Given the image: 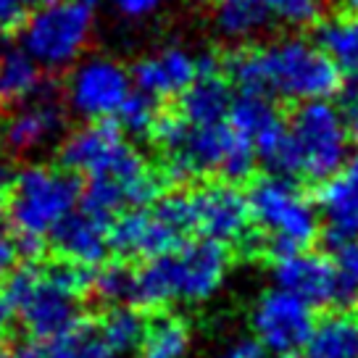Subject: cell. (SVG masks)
I'll return each mask as SVG.
<instances>
[{
	"label": "cell",
	"instance_id": "9c48e42d",
	"mask_svg": "<svg viewBox=\"0 0 358 358\" xmlns=\"http://www.w3.org/2000/svg\"><path fill=\"white\" fill-rule=\"evenodd\" d=\"M190 237L179 232L156 206H137L124 208L116 213L108 224V243L111 253L119 256V261H148L153 256L177 250Z\"/></svg>",
	"mask_w": 358,
	"mask_h": 358
},
{
	"label": "cell",
	"instance_id": "8fae6325",
	"mask_svg": "<svg viewBox=\"0 0 358 358\" xmlns=\"http://www.w3.org/2000/svg\"><path fill=\"white\" fill-rule=\"evenodd\" d=\"M250 324L264 350L287 356L303 348L313 327L311 306L285 290H268L258 298L250 313Z\"/></svg>",
	"mask_w": 358,
	"mask_h": 358
},
{
	"label": "cell",
	"instance_id": "ba28073f",
	"mask_svg": "<svg viewBox=\"0 0 358 358\" xmlns=\"http://www.w3.org/2000/svg\"><path fill=\"white\" fill-rule=\"evenodd\" d=\"M132 90L129 71L111 58H87L66 82L69 108L82 119H111Z\"/></svg>",
	"mask_w": 358,
	"mask_h": 358
},
{
	"label": "cell",
	"instance_id": "5b68a950",
	"mask_svg": "<svg viewBox=\"0 0 358 358\" xmlns=\"http://www.w3.org/2000/svg\"><path fill=\"white\" fill-rule=\"evenodd\" d=\"M22 50L43 71H64L85 53L92 34V8L77 0L45 3L24 22Z\"/></svg>",
	"mask_w": 358,
	"mask_h": 358
},
{
	"label": "cell",
	"instance_id": "60d3db41",
	"mask_svg": "<svg viewBox=\"0 0 358 358\" xmlns=\"http://www.w3.org/2000/svg\"><path fill=\"white\" fill-rule=\"evenodd\" d=\"M0 53H3V34H0Z\"/></svg>",
	"mask_w": 358,
	"mask_h": 358
},
{
	"label": "cell",
	"instance_id": "2e32d148",
	"mask_svg": "<svg viewBox=\"0 0 358 358\" xmlns=\"http://www.w3.org/2000/svg\"><path fill=\"white\" fill-rule=\"evenodd\" d=\"M27 108H19L8 122L3 124V145L13 153H32L48 140H53L66 122L64 106L50 98V87L34 101L24 103Z\"/></svg>",
	"mask_w": 358,
	"mask_h": 358
},
{
	"label": "cell",
	"instance_id": "52a82bcc",
	"mask_svg": "<svg viewBox=\"0 0 358 358\" xmlns=\"http://www.w3.org/2000/svg\"><path fill=\"white\" fill-rule=\"evenodd\" d=\"M195 232L227 248H240L250 235L245 192L224 179H201L190 187Z\"/></svg>",
	"mask_w": 358,
	"mask_h": 358
},
{
	"label": "cell",
	"instance_id": "f1b7e54d",
	"mask_svg": "<svg viewBox=\"0 0 358 358\" xmlns=\"http://www.w3.org/2000/svg\"><path fill=\"white\" fill-rule=\"evenodd\" d=\"M337 274H340V282H343V290H345L348 301L358 292V240L348 243V245L337 248Z\"/></svg>",
	"mask_w": 358,
	"mask_h": 358
},
{
	"label": "cell",
	"instance_id": "7a4b0ae2",
	"mask_svg": "<svg viewBox=\"0 0 358 358\" xmlns=\"http://www.w3.org/2000/svg\"><path fill=\"white\" fill-rule=\"evenodd\" d=\"M250 235L237 253L274 258L306 250L319 237V213L311 192L280 174H253L245 182Z\"/></svg>",
	"mask_w": 358,
	"mask_h": 358
},
{
	"label": "cell",
	"instance_id": "836d02e7",
	"mask_svg": "<svg viewBox=\"0 0 358 358\" xmlns=\"http://www.w3.org/2000/svg\"><path fill=\"white\" fill-rule=\"evenodd\" d=\"M8 358H48V343L37 337H24L8 350Z\"/></svg>",
	"mask_w": 358,
	"mask_h": 358
},
{
	"label": "cell",
	"instance_id": "30bf717a",
	"mask_svg": "<svg viewBox=\"0 0 358 358\" xmlns=\"http://www.w3.org/2000/svg\"><path fill=\"white\" fill-rule=\"evenodd\" d=\"M271 277L280 290L301 298L311 308H327L340 301H348L335 261L327 258L324 253H313L311 248L274 258Z\"/></svg>",
	"mask_w": 358,
	"mask_h": 358
},
{
	"label": "cell",
	"instance_id": "4316f807",
	"mask_svg": "<svg viewBox=\"0 0 358 358\" xmlns=\"http://www.w3.org/2000/svg\"><path fill=\"white\" fill-rule=\"evenodd\" d=\"M158 111H161V106H158L156 98H150L145 92H132L129 90V95L122 101V106L116 108L111 119L119 124V129L124 134H134V137H148L150 134V127L156 122Z\"/></svg>",
	"mask_w": 358,
	"mask_h": 358
},
{
	"label": "cell",
	"instance_id": "ffe728a7",
	"mask_svg": "<svg viewBox=\"0 0 358 358\" xmlns=\"http://www.w3.org/2000/svg\"><path fill=\"white\" fill-rule=\"evenodd\" d=\"M316 48L332 58L343 74H358V13L343 11L340 16L313 22Z\"/></svg>",
	"mask_w": 358,
	"mask_h": 358
},
{
	"label": "cell",
	"instance_id": "f546056e",
	"mask_svg": "<svg viewBox=\"0 0 358 358\" xmlns=\"http://www.w3.org/2000/svg\"><path fill=\"white\" fill-rule=\"evenodd\" d=\"M37 0H0V34H13L24 27Z\"/></svg>",
	"mask_w": 358,
	"mask_h": 358
},
{
	"label": "cell",
	"instance_id": "f35d334b",
	"mask_svg": "<svg viewBox=\"0 0 358 358\" xmlns=\"http://www.w3.org/2000/svg\"><path fill=\"white\" fill-rule=\"evenodd\" d=\"M77 3H82V6H87V8H95L101 0H77Z\"/></svg>",
	"mask_w": 358,
	"mask_h": 358
},
{
	"label": "cell",
	"instance_id": "7c38bea8",
	"mask_svg": "<svg viewBox=\"0 0 358 358\" xmlns=\"http://www.w3.org/2000/svg\"><path fill=\"white\" fill-rule=\"evenodd\" d=\"M127 148L129 145L124 143V132L113 119H92L64 140V145L58 150V161H61V169L77 177L79 174L92 177L106 171Z\"/></svg>",
	"mask_w": 358,
	"mask_h": 358
},
{
	"label": "cell",
	"instance_id": "4dcf8cb0",
	"mask_svg": "<svg viewBox=\"0 0 358 358\" xmlns=\"http://www.w3.org/2000/svg\"><path fill=\"white\" fill-rule=\"evenodd\" d=\"M16 258H19V250H16V240H13L11 227L0 216V285L8 277V271L16 266Z\"/></svg>",
	"mask_w": 358,
	"mask_h": 358
},
{
	"label": "cell",
	"instance_id": "cb8c5ba5",
	"mask_svg": "<svg viewBox=\"0 0 358 358\" xmlns=\"http://www.w3.org/2000/svg\"><path fill=\"white\" fill-rule=\"evenodd\" d=\"M277 116H280V111L274 108L271 98L261 95V92H237V98L232 95V103L227 108V124L243 137H248L250 143Z\"/></svg>",
	"mask_w": 358,
	"mask_h": 358
},
{
	"label": "cell",
	"instance_id": "83f0119b",
	"mask_svg": "<svg viewBox=\"0 0 358 358\" xmlns=\"http://www.w3.org/2000/svg\"><path fill=\"white\" fill-rule=\"evenodd\" d=\"M268 13H274L277 19L287 24H313L316 19H322L324 3L322 0H264Z\"/></svg>",
	"mask_w": 358,
	"mask_h": 358
},
{
	"label": "cell",
	"instance_id": "74e56055",
	"mask_svg": "<svg viewBox=\"0 0 358 358\" xmlns=\"http://www.w3.org/2000/svg\"><path fill=\"white\" fill-rule=\"evenodd\" d=\"M345 11L348 13H358V0H345Z\"/></svg>",
	"mask_w": 358,
	"mask_h": 358
},
{
	"label": "cell",
	"instance_id": "484cf974",
	"mask_svg": "<svg viewBox=\"0 0 358 358\" xmlns=\"http://www.w3.org/2000/svg\"><path fill=\"white\" fill-rule=\"evenodd\" d=\"M129 290H132V268L127 261H113L92 268V282H90V295L108 306L129 303Z\"/></svg>",
	"mask_w": 358,
	"mask_h": 358
},
{
	"label": "cell",
	"instance_id": "1f68e13d",
	"mask_svg": "<svg viewBox=\"0 0 358 358\" xmlns=\"http://www.w3.org/2000/svg\"><path fill=\"white\" fill-rule=\"evenodd\" d=\"M216 358H264V348L256 337H240L224 348Z\"/></svg>",
	"mask_w": 358,
	"mask_h": 358
},
{
	"label": "cell",
	"instance_id": "603a6c76",
	"mask_svg": "<svg viewBox=\"0 0 358 358\" xmlns=\"http://www.w3.org/2000/svg\"><path fill=\"white\" fill-rule=\"evenodd\" d=\"M48 358H119L101 337L95 322L79 319L66 332L48 340Z\"/></svg>",
	"mask_w": 358,
	"mask_h": 358
},
{
	"label": "cell",
	"instance_id": "5bb4252c",
	"mask_svg": "<svg viewBox=\"0 0 358 358\" xmlns=\"http://www.w3.org/2000/svg\"><path fill=\"white\" fill-rule=\"evenodd\" d=\"M198 77L177 95L174 111L187 124H213L227 119V108L232 103V85L224 77L222 61L206 53L198 61Z\"/></svg>",
	"mask_w": 358,
	"mask_h": 358
},
{
	"label": "cell",
	"instance_id": "3957f363",
	"mask_svg": "<svg viewBox=\"0 0 358 358\" xmlns=\"http://www.w3.org/2000/svg\"><path fill=\"white\" fill-rule=\"evenodd\" d=\"M229 264V248L211 237H190L177 250H169L132 271L129 303L134 308H164L174 301H208L222 287Z\"/></svg>",
	"mask_w": 358,
	"mask_h": 358
},
{
	"label": "cell",
	"instance_id": "d6a6232c",
	"mask_svg": "<svg viewBox=\"0 0 358 358\" xmlns=\"http://www.w3.org/2000/svg\"><path fill=\"white\" fill-rule=\"evenodd\" d=\"M164 0H113L116 11L127 16V19H143V16H150L161 6Z\"/></svg>",
	"mask_w": 358,
	"mask_h": 358
},
{
	"label": "cell",
	"instance_id": "d590c367",
	"mask_svg": "<svg viewBox=\"0 0 358 358\" xmlns=\"http://www.w3.org/2000/svg\"><path fill=\"white\" fill-rule=\"evenodd\" d=\"M11 177L13 171L3 161H0V206H3V201H6V192H8V185H11Z\"/></svg>",
	"mask_w": 358,
	"mask_h": 358
},
{
	"label": "cell",
	"instance_id": "b9f144b4",
	"mask_svg": "<svg viewBox=\"0 0 358 358\" xmlns=\"http://www.w3.org/2000/svg\"><path fill=\"white\" fill-rule=\"evenodd\" d=\"M282 358H292V356H290V353H287V356H282Z\"/></svg>",
	"mask_w": 358,
	"mask_h": 358
},
{
	"label": "cell",
	"instance_id": "44dd1931",
	"mask_svg": "<svg viewBox=\"0 0 358 358\" xmlns=\"http://www.w3.org/2000/svg\"><path fill=\"white\" fill-rule=\"evenodd\" d=\"M190 350V327L179 316L161 313L153 322H145L140 340L143 358H185Z\"/></svg>",
	"mask_w": 358,
	"mask_h": 358
},
{
	"label": "cell",
	"instance_id": "8d00e7d4",
	"mask_svg": "<svg viewBox=\"0 0 358 358\" xmlns=\"http://www.w3.org/2000/svg\"><path fill=\"white\" fill-rule=\"evenodd\" d=\"M343 174H345V177L350 179L353 185H358V153L350 158V161H348L345 166H343Z\"/></svg>",
	"mask_w": 358,
	"mask_h": 358
},
{
	"label": "cell",
	"instance_id": "e0dca14e",
	"mask_svg": "<svg viewBox=\"0 0 358 358\" xmlns=\"http://www.w3.org/2000/svg\"><path fill=\"white\" fill-rule=\"evenodd\" d=\"M129 77L140 92H145L156 101H166V98H177L198 77V64L185 50L166 48L156 56L143 58Z\"/></svg>",
	"mask_w": 358,
	"mask_h": 358
},
{
	"label": "cell",
	"instance_id": "ac0fdd59",
	"mask_svg": "<svg viewBox=\"0 0 358 358\" xmlns=\"http://www.w3.org/2000/svg\"><path fill=\"white\" fill-rule=\"evenodd\" d=\"M303 353L306 358H358V313H324L319 322H313Z\"/></svg>",
	"mask_w": 358,
	"mask_h": 358
},
{
	"label": "cell",
	"instance_id": "d6986e66",
	"mask_svg": "<svg viewBox=\"0 0 358 358\" xmlns=\"http://www.w3.org/2000/svg\"><path fill=\"white\" fill-rule=\"evenodd\" d=\"M43 69L22 48L0 53V108H16L45 92Z\"/></svg>",
	"mask_w": 358,
	"mask_h": 358
},
{
	"label": "cell",
	"instance_id": "8992f818",
	"mask_svg": "<svg viewBox=\"0 0 358 358\" xmlns=\"http://www.w3.org/2000/svg\"><path fill=\"white\" fill-rule=\"evenodd\" d=\"M298 156H301V177L308 185H319L337 174L345 164L348 132L343 116L324 101H303L287 113Z\"/></svg>",
	"mask_w": 358,
	"mask_h": 358
},
{
	"label": "cell",
	"instance_id": "ab89813d",
	"mask_svg": "<svg viewBox=\"0 0 358 358\" xmlns=\"http://www.w3.org/2000/svg\"><path fill=\"white\" fill-rule=\"evenodd\" d=\"M0 358H8V350H6V348H0Z\"/></svg>",
	"mask_w": 358,
	"mask_h": 358
},
{
	"label": "cell",
	"instance_id": "e575fe53",
	"mask_svg": "<svg viewBox=\"0 0 358 358\" xmlns=\"http://www.w3.org/2000/svg\"><path fill=\"white\" fill-rule=\"evenodd\" d=\"M11 322H13V308L8 306V301L3 298V292H0V337L8 335Z\"/></svg>",
	"mask_w": 358,
	"mask_h": 358
},
{
	"label": "cell",
	"instance_id": "d4e9b609",
	"mask_svg": "<svg viewBox=\"0 0 358 358\" xmlns=\"http://www.w3.org/2000/svg\"><path fill=\"white\" fill-rule=\"evenodd\" d=\"M213 16L227 37H245L266 22L264 0H213Z\"/></svg>",
	"mask_w": 358,
	"mask_h": 358
},
{
	"label": "cell",
	"instance_id": "7402d4cb",
	"mask_svg": "<svg viewBox=\"0 0 358 358\" xmlns=\"http://www.w3.org/2000/svg\"><path fill=\"white\" fill-rule=\"evenodd\" d=\"M98 329H101V337L106 340V345L122 358L140 348V340H143V332H145V319L140 316V311L134 306L119 303V306L108 308V313L98 322Z\"/></svg>",
	"mask_w": 358,
	"mask_h": 358
},
{
	"label": "cell",
	"instance_id": "4fadbf2b",
	"mask_svg": "<svg viewBox=\"0 0 358 358\" xmlns=\"http://www.w3.org/2000/svg\"><path fill=\"white\" fill-rule=\"evenodd\" d=\"M108 224L101 216L74 208L56 224V229L48 235V243L56 250L61 261L77 264V266L95 268L111 256V243H108Z\"/></svg>",
	"mask_w": 358,
	"mask_h": 358
},
{
	"label": "cell",
	"instance_id": "277c9868",
	"mask_svg": "<svg viewBox=\"0 0 358 358\" xmlns=\"http://www.w3.org/2000/svg\"><path fill=\"white\" fill-rule=\"evenodd\" d=\"M82 179L66 169L27 166L11 177L6 192V222L19 256L37 261L56 224L79 206Z\"/></svg>",
	"mask_w": 358,
	"mask_h": 358
},
{
	"label": "cell",
	"instance_id": "9a60e30c",
	"mask_svg": "<svg viewBox=\"0 0 358 358\" xmlns=\"http://www.w3.org/2000/svg\"><path fill=\"white\" fill-rule=\"evenodd\" d=\"M313 206L319 208V232L332 250L358 240V185L345 174H332L313 185Z\"/></svg>",
	"mask_w": 358,
	"mask_h": 358
},
{
	"label": "cell",
	"instance_id": "6da1fadb",
	"mask_svg": "<svg viewBox=\"0 0 358 358\" xmlns=\"http://www.w3.org/2000/svg\"><path fill=\"white\" fill-rule=\"evenodd\" d=\"M222 71L240 92H261L285 101H324L340 92L343 71L313 43L287 37L261 48L224 53Z\"/></svg>",
	"mask_w": 358,
	"mask_h": 358
}]
</instances>
